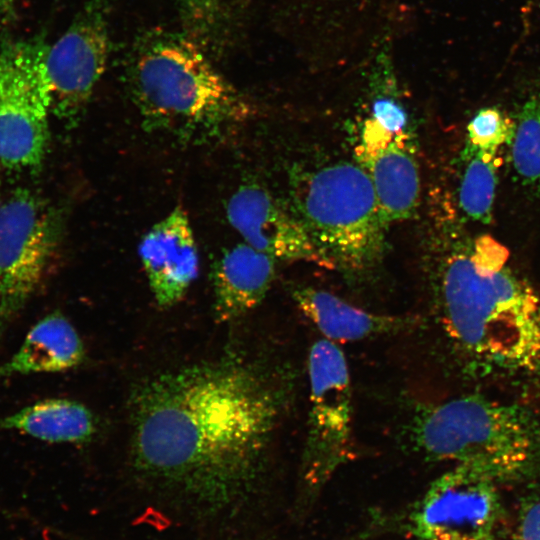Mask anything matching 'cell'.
<instances>
[{
  "label": "cell",
  "instance_id": "obj_1",
  "mask_svg": "<svg viewBox=\"0 0 540 540\" xmlns=\"http://www.w3.org/2000/svg\"><path fill=\"white\" fill-rule=\"evenodd\" d=\"M282 379L237 357L167 371L132 397V456L142 473L203 498L255 474L287 400Z\"/></svg>",
  "mask_w": 540,
  "mask_h": 540
},
{
  "label": "cell",
  "instance_id": "obj_2",
  "mask_svg": "<svg viewBox=\"0 0 540 540\" xmlns=\"http://www.w3.org/2000/svg\"><path fill=\"white\" fill-rule=\"evenodd\" d=\"M508 251L483 236L452 252L438 282V311L462 350L505 369L540 368V297L507 265Z\"/></svg>",
  "mask_w": 540,
  "mask_h": 540
},
{
  "label": "cell",
  "instance_id": "obj_3",
  "mask_svg": "<svg viewBox=\"0 0 540 540\" xmlns=\"http://www.w3.org/2000/svg\"><path fill=\"white\" fill-rule=\"evenodd\" d=\"M135 101L149 128L180 136H215L243 122L252 106L190 40L153 37L132 66Z\"/></svg>",
  "mask_w": 540,
  "mask_h": 540
},
{
  "label": "cell",
  "instance_id": "obj_4",
  "mask_svg": "<svg viewBox=\"0 0 540 540\" xmlns=\"http://www.w3.org/2000/svg\"><path fill=\"white\" fill-rule=\"evenodd\" d=\"M411 433L428 459L467 466L496 481L524 473L540 455V429L527 411L476 395L421 407Z\"/></svg>",
  "mask_w": 540,
  "mask_h": 540
},
{
  "label": "cell",
  "instance_id": "obj_5",
  "mask_svg": "<svg viewBox=\"0 0 540 540\" xmlns=\"http://www.w3.org/2000/svg\"><path fill=\"white\" fill-rule=\"evenodd\" d=\"M291 192L298 217L335 269L361 272L379 260L388 226L360 164L337 162L301 173Z\"/></svg>",
  "mask_w": 540,
  "mask_h": 540
},
{
  "label": "cell",
  "instance_id": "obj_6",
  "mask_svg": "<svg viewBox=\"0 0 540 540\" xmlns=\"http://www.w3.org/2000/svg\"><path fill=\"white\" fill-rule=\"evenodd\" d=\"M43 39L0 48V163L13 170L39 168L49 145L51 89Z\"/></svg>",
  "mask_w": 540,
  "mask_h": 540
},
{
  "label": "cell",
  "instance_id": "obj_7",
  "mask_svg": "<svg viewBox=\"0 0 540 540\" xmlns=\"http://www.w3.org/2000/svg\"><path fill=\"white\" fill-rule=\"evenodd\" d=\"M308 372L310 408L301 475L316 490L352 455V389L342 350L326 338L311 346Z\"/></svg>",
  "mask_w": 540,
  "mask_h": 540
},
{
  "label": "cell",
  "instance_id": "obj_8",
  "mask_svg": "<svg viewBox=\"0 0 540 540\" xmlns=\"http://www.w3.org/2000/svg\"><path fill=\"white\" fill-rule=\"evenodd\" d=\"M57 240L56 221L35 194L19 189L0 199V327L36 290Z\"/></svg>",
  "mask_w": 540,
  "mask_h": 540
},
{
  "label": "cell",
  "instance_id": "obj_9",
  "mask_svg": "<svg viewBox=\"0 0 540 540\" xmlns=\"http://www.w3.org/2000/svg\"><path fill=\"white\" fill-rule=\"evenodd\" d=\"M500 513L496 480L455 465L429 486L411 521L419 540H492Z\"/></svg>",
  "mask_w": 540,
  "mask_h": 540
},
{
  "label": "cell",
  "instance_id": "obj_10",
  "mask_svg": "<svg viewBox=\"0 0 540 540\" xmlns=\"http://www.w3.org/2000/svg\"><path fill=\"white\" fill-rule=\"evenodd\" d=\"M108 55L107 24L101 9L92 4L48 48L51 113L63 120L76 119L103 75Z\"/></svg>",
  "mask_w": 540,
  "mask_h": 540
},
{
  "label": "cell",
  "instance_id": "obj_11",
  "mask_svg": "<svg viewBox=\"0 0 540 540\" xmlns=\"http://www.w3.org/2000/svg\"><path fill=\"white\" fill-rule=\"evenodd\" d=\"M226 215L244 242L276 260L313 263L335 269L298 216L289 213L266 189L243 185L229 198Z\"/></svg>",
  "mask_w": 540,
  "mask_h": 540
},
{
  "label": "cell",
  "instance_id": "obj_12",
  "mask_svg": "<svg viewBox=\"0 0 540 540\" xmlns=\"http://www.w3.org/2000/svg\"><path fill=\"white\" fill-rule=\"evenodd\" d=\"M356 151L359 164L372 182L385 224L411 217L419 203L420 175L404 130L388 131L371 117Z\"/></svg>",
  "mask_w": 540,
  "mask_h": 540
},
{
  "label": "cell",
  "instance_id": "obj_13",
  "mask_svg": "<svg viewBox=\"0 0 540 540\" xmlns=\"http://www.w3.org/2000/svg\"><path fill=\"white\" fill-rule=\"evenodd\" d=\"M140 258L157 303H177L196 279L199 256L189 218L176 207L142 238Z\"/></svg>",
  "mask_w": 540,
  "mask_h": 540
},
{
  "label": "cell",
  "instance_id": "obj_14",
  "mask_svg": "<svg viewBox=\"0 0 540 540\" xmlns=\"http://www.w3.org/2000/svg\"><path fill=\"white\" fill-rule=\"evenodd\" d=\"M299 310L330 341H358L411 331L419 324L412 315H386L360 309L338 296L310 286L291 287Z\"/></svg>",
  "mask_w": 540,
  "mask_h": 540
},
{
  "label": "cell",
  "instance_id": "obj_15",
  "mask_svg": "<svg viewBox=\"0 0 540 540\" xmlns=\"http://www.w3.org/2000/svg\"><path fill=\"white\" fill-rule=\"evenodd\" d=\"M275 262L245 242L226 250L212 272L215 318L231 321L258 306L275 278Z\"/></svg>",
  "mask_w": 540,
  "mask_h": 540
},
{
  "label": "cell",
  "instance_id": "obj_16",
  "mask_svg": "<svg viewBox=\"0 0 540 540\" xmlns=\"http://www.w3.org/2000/svg\"><path fill=\"white\" fill-rule=\"evenodd\" d=\"M83 356V343L74 326L61 313H51L29 330L19 349L0 365V379L64 371L77 366Z\"/></svg>",
  "mask_w": 540,
  "mask_h": 540
},
{
  "label": "cell",
  "instance_id": "obj_17",
  "mask_svg": "<svg viewBox=\"0 0 540 540\" xmlns=\"http://www.w3.org/2000/svg\"><path fill=\"white\" fill-rule=\"evenodd\" d=\"M0 431H13L51 443H78L95 432L91 411L63 398L45 399L0 418Z\"/></svg>",
  "mask_w": 540,
  "mask_h": 540
},
{
  "label": "cell",
  "instance_id": "obj_18",
  "mask_svg": "<svg viewBox=\"0 0 540 540\" xmlns=\"http://www.w3.org/2000/svg\"><path fill=\"white\" fill-rule=\"evenodd\" d=\"M284 23L317 33H348L381 24L394 0H280Z\"/></svg>",
  "mask_w": 540,
  "mask_h": 540
},
{
  "label": "cell",
  "instance_id": "obj_19",
  "mask_svg": "<svg viewBox=\"0 0 540 540\" xmlns=\"http://www.w3.org/2000/svg\"><path fill=\"white\" fill-rule=\"evenodd\" d=\"M498 152H473L462 156L467 163L459 190V204L466 216L487 224L492 219L498 183Z\"/></svg>",
  "mask_w": 540,
  "mask_h": 540
},
{
  "label": "cell",
  "instance_id": "obj_20",
  "mask_svg": "<svg viewBox=\"0 0 540 540\" xmlns=\"http://www.w3.org/2000/svg\"><path fill=\"white\" fill-rule=\"evenodd\" d=\"M511 159L520 181L540 192V96L520 111L511 140Z\"/></svg>",
  "mask_w": 540,
  "mask_h": 540
},
{
  "label": "cell",
  "instance_id": "obj_21",
  "mask_svg": "<svg viewBox=\"0 0 540 540\" xmlns=\"http://www.w3.org/2000/svg\"><path fill=\"white\" fill-rule=\"evenodd\" d=\"M515 126L500 110L483 108L467 126V139L462 156L473 152H498L499 148L511 143Z\"/></svg>",
  "mask_w": 540,
  "mask_h": 540
},
{
  "label": "cell",
  "instance_id": "obj_22",
  "mask_svg": "<svg viewBox=\"0 0 540 540\" xmlns=\"http://www.w3.org/2000/svg\"><path fill=\"white\" fill-rule=\"evenodd\" d=\"M372 118L391 132L403 131L406 114L402 107L389 98H379L372 105Z\"/></svg>",
  "mask_w": 540,
  "mask_h": 540
},
{
  "label": "cell",
  "instance_id": "obj_23",
  "mask_svg": "<svg viewBox=\"0 0 540 540\" xmlns=\"http://www.w3.org/2000/svg\"><path fill=\"white\" fill-rule=\"evenodd\" d=\"M515 540H540V496L522 506L517 521Z\"/></svg>",
  "mask_w": 540,
  "mask_h": 540
},
{
  "label": "cell",
  "instance_id": "obj_24",
  "mask_svg": "<svg viewBox=\"0 0 540 540\" xmlns=\"http://www.w3.org/2000/svg\"><path fill=\"white\" fill-rule=\"evenodd\" d=\"M15 18V0H0V31L11 25Z\"/></svg>",
  "mask_w": 540,
  "mask_h": 540
},
{
  "label": "cell",
  "instance_id": "obj_25",
  "mask_svg": "<svg viewBox=\"0 0 540 540\" xmlns=\"http://www.w3.org/2000/svg\"><path fill=\"white\" fill-rule=\"evenodd\" d=\"M192 11L203 13L211 9V0H182Z\"/></svg>",
  "mask_w": 540,
  "mask_h": 540
}]
</instances>
